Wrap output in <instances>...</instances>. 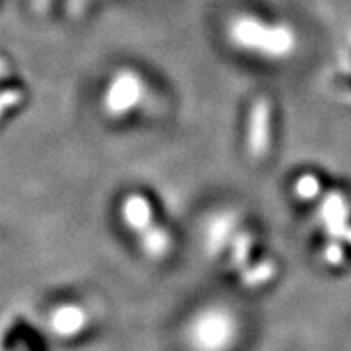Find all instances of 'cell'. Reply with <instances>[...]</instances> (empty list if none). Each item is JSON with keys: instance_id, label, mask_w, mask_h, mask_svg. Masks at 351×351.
Segmentation results:
<instances>
[{"instance_id": "obj_9", "label": "cell", "mask_w": 351, "mask_h": 351, "mask_svg": "<svg viewBox=\"0 0 351 351\" xmlns=\"http://www.w3.org/2000/svg\"><path fill=\"white\" fill-rule=\"evenodd\" d=\"M141 236V246L143 250L147 252L150 257L159 258L165 257L168 254L169 245H171V239H169V234L162 227H159L157 223H154L150 228L139 234Z\"/></svg>"}, {"instance_id": "obj_3", "label": "cell", "mask_w": 351, "mask_h": 351, "mask_svg": "<svg viewBox=\"0 0 351 351\" xmlns=\"http://www.w3.org/2000/svg\"><path fill=\"white\" fill-rule=\"evenodd\" d=\"M234 323L227 312L209 311L191 325V343L200 351H221L234 337Z\"/></svg>"}, {"instance_id": "obj_7", "label": "cell", "mask_w": 351, "mask_h": 351, "mask_svg": "<svg viewBox=\"0 0 351 351\" xmlns=\"http://www.w3.org/2000/svg\"><path fill=\"white\" fill-rule=\"evenodd\" d=\"M5 351H47V341L29 323H14L2 339Z\"/></svg>"}, {"instance_id": "obj_12", "label": "cell", "mask_w": 351, "mask_h": 351, "mask_svg": "<svg viewBox=\"0 0 351 351\" xmlns=\"http://www.w3.org/2000/svg\"><path fill=\"white\" fill-rule=\"evenodd\" d=\"M294 191H296V195H298L300 198H303V200H311V198H314V196L317 195V191H319V182H317V178L312 177V175H303V177H300L298 180H296V184H294Z\"/></svg>"}, {"instance_id": "obj_6", "label": "cell", "mask_w": 351, "mask_h": 351, "mask_svg": "<svg viewBox=\"0 0 351 351\" xmlns=\"http://www.w3.org/2000/svg\"><path fill=\"white\" fill-rule=\"evenodd\" d=\"M120 213L125 225L136 234H143L156 223L154 221V207H152L150 200L139 193H134V195L123 198Z\"/></svg>"}, {"instance_id": "obj_5", "label": "cell", "mask_w": 351, "mask_h": 351, "mask_svg": "<svg viewBox=\"0 0 351 351\" xmlns=\"http://www.w3.org/2000/svg\"><path fill=\"white\" fill-rule=\"evenodd\" d=\"M89 316L86 308L75 303H62L49 316V326L53 334L62 339H73L88 328Z\"/></svg>"}, {"instance_id": "obj_4", "label": "cell", "mask_w": 351, "mask_h": 351, "mask_svg": "<svg viewBox=\"0 0 351 351\" xmlns=\"http://www.w3.org/2000/svg\"><path fill=\"white\" fill-rule=\"evenodd\" d=\"M273 132V109L269 100L261 98L252 106L248 118V145L250 156L254 159H261L269 152L271 147Z\"/></svg>"}, {"instance_id": "obj_10", "label": "cell", "mask_w": 351, "mask_h": 351, "mask_svg": "<svg viewBox=\"0 0 351 351\" xmlns=\"http://www.w3.org/2000/svg\"><path fill=\"white\" fill-rule=\"evenodd\" d=\"M234 236H236V221L230 216H219L207 228V243L213 252H219L221 248L230 245Z\"/></svg>"}, {"instance_id": "obj_13", "label": "cell", "mask_w": 351, "mask_h": 351, "mask_svg": "<svg viewBox=\"0 0 351 351\" xmlns=\"http://www.w3.org/2000/svg\"><path fill=\"white\" fill-rule=\"evenodd\" d=\"M23 100V91L20 88H8L0 91V116L8 109H13Z\"/></svg>"}, {"instance_id": "obj_1", "label": "cell", "mask_w": 351, "mask_h": 351, "mask_svg": "<svg viewBox=\"0 0 351 351\" xmlns=\"http://www.w3.org/2000/svg\"><path fill=\"white\" fill-rule=\"evenodd\" d=\"M232 40L237 47L261 52L271 59H282L293 49V36L280 25H266L255 18H241L230 29Z\"/></svg>"}, {"instance_id": "obj_11", "label": "cell", "mask_w": 351, "mask_h": 351, "mask_svg": "<svg viewBox=\"0 0 351 351\" xmlns=\"http://www.w3.org/2000/svg\"><path fill=\"white\" fill-rule=\"evenodd\" d=\"M276 273V267L271 261H261V263L250 264L241 271V282L248 287H258L271 280Z\"/></svg>"}, {"instance_id": "obj_2", "label": "cell", "mask_w": 351, "mask_h": 351, "mask_svg": "<svg viewBox=\"0 0 351 351\" xmlns=\"http://www.w3.org/2000/svg\"><path fill=\"white\" fill-rule=\"evenodd\" d=\"M145 97V84L141 77L132 70H120L114 73L106 93H104V107L112 118H121L138 109Z\"/></svg>"}, {"instance_id": "obj_8", "label": "cell", "mask_w": 351, "mask_h": 351, "mask_svg": "<svg viewBox=\"0 0 351 351\" xmlns=\"http://www.w3.org/2000/svg\"><path fill=\"white\" fill-rule=\"evenodd\" d=\"M255 239L250 232H236L230 241V266L237 271H243L252 264Z\"/></svg>"}]
</instances>
